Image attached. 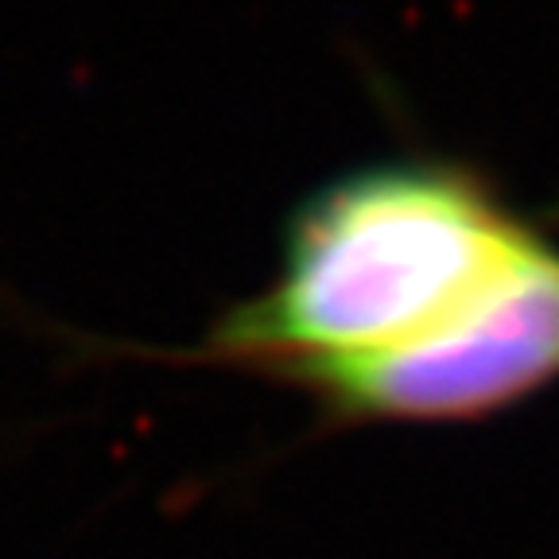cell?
Here are the masks:
<instances>
[{"instance_id": "cell-1", "label": "cell", "mask_w": 559, "mask_h": 559, "mask_svg": "<svg viewBox=\"0 0 559 559\" xmlns=\"http://www.w3.org/2000/svg\"><path fill=\"white\" fill-rule=\"evenodd\" d=\"M540 234L481 167L384 156L338 171L288 214L280 269L194 346L148 354L292 384L428 338Z\"/></svg>"}, {"instance_id": "cell-2", "label": "cell", "mask_w": 559, "mask_h": 559, "mask_svg": "<svg viewBox=\"0 0 559 559\" xmlns=\"http://www.w3.org/2000/svg\"><path fill=\"white\" fill-rule=\"evenodd\" d=\"M559 381V245L536 234L428 338L288 384L326 424H471Z\"/></svg>"}]
</instances>
